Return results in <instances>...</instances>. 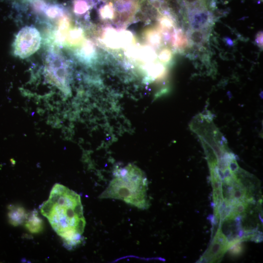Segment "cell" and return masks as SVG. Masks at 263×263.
<instances>
[{"label":"cell","instance_id":"6da1fadb","mask_svg":"<svg viewBox=\"0 0 263 263\" xmlns=\"http://www.w3.org/2000/svg\"><path fill=\"white\" fill-rule=\"evenodd\" d=\"M40 209L65 246L71 249L81 243L86 221L79 194L56 184Z\"/></svg>","mask_w":263,"mask_h":263},{"label":"cell","instance_id":"7a4b0ae2","mask_svg":"<svg viewBox=\"0 0 263 263\" xmlns=\"http://www.w3.org/2000/svg\"><path fill=\"white\" fill-rule=\"evenodd\" d=\"M114 177L100 198L120 199L140 209L147 208V179L139 168L132 165L116 169Z\"/></svg>","mask_w":263,"mask_h":263},{"label":"cell","instance_id":"3957f363","mask_svg":"<svg viewBox=\"0 0 263 263\" xmlns=\"http://www.w3.org/2000/svg\"><path fill=\"white\" fill-rule=\"evenodd\" d=\"M41 40V35L37 28L24 26L15 38L13 45L14 55L22 59L31 56L39 49Z\"/></svg>","mask_w":263,"mask_h":263},{"label":"cell","instance_id":"277c9868","mask_svg":"<svg viewBox=\"0 0 263 263\" xmlns=\"http://www.w3.org/2000/svg\"><path fill=\"white\" fill-rule=\"evenodd\" d=\"M46 72L49 80L65 94L69 93L68 72L61 56L50 51L46 58Z\"/></svg>","mask_w":263,"mask_h":263},{"label":"cell","instance_id":"5b68a950","mask_svg":"<svg viewBox=\"0 0 263 263\" xmlns=\"http://www.w3.org/2000/svg\"><path fill=\"white\" fill-rule=\"evenodd\" d=\"M228 241L219 227L210 245L201 258L202 262L218 261L228 249Z\"/></svg>","mask_w":263,"mask_h":263},{"label":"cell","instance_id":"8992f818","mask_svg":"<svg viewBox=\"0 0 263 263\" xmlns=\"http://www.w3.org/2000/svg\"><path fill=\"white\" fill-rule=\"evenodd\" d=\"M8 219L11 225L15 226L19 225L25 222L28 214L22 207L10 205L8 207Z\"/></svg>","mask_w":263,"mask_h":263},{"label":"cell","instance_id":"52a82bcc","mask_svg":"<svg viewBox=\"0 0 263 263\" xmlns=\"http://www.w3.org/2000/svg\"><path fill=\"white\" fill-rule=\"evenodd\" d=\"M25 226L32 233H38L43 229V222L36 210L32 211L25 220Z\"/></svg>","mask_w":263,"mask_h":263},{"label":"cell","instance_id":"ba28073f","mask_svg":"<svg viewBox=\"0 0 263 263\" xmlns=\"http://www.w3.org/2000/svg\"><path fill=\"white\" fill-rule=\"evenodd\" d=\"M43 11L45 14L51 19L61 17L63 14V8L57 4H47Z\"/></svg>","mask_w":263,"mask_h":263},{"label":"cell","instance_id":"9c48e42d","mask_svg":"<svg viewBox=\"0 0 263 263\" xmlns=\"http://www.w3.org/2000/svg\"><path fill=\"white\" fill-rule=\"evenodd\" d=\"M188 45L187 37L181 30L175 33V46L179 49L185 48Z\"/></svg>","mask_w":263,"mask_h":263},{"label":"cell","instance_id":"30bf717a","mask_svg":"<svg viewBox=\"0 0 263 263\" xmlns=\"http://www.w3.org/2000/svg\"><path fill=\"white\" fill-rule=\"evenodd\" d=\"M89 7L88 3L84 0H77L74 4V12L78 15H82L86 13Z\"/></svg>","mask_w":263,"mask_h":263},{"label":"cell","instance_id":"8fae6325","mask_svg":"<svg viewBox=\"0 0 263 263\" xmlns=\"http://www.w3.org/2000/svg\"><path fill=\"white\" fill-rule=\"evenodd\" d=\"M158 56L161 62L167 63L171 60L172 53L170 50L165 49L160 52Z\"/></svg>","mask_w":263,"mask_h":263},{"label":"cell","instance_id":"7c38bea8","mask_svg":"<svg viewBox=\"0 0 263 263\" xmlns=\"http://www.w3.org/2000/svg\"><path fill=\"white\" fill-rule=\"evenodd\" d=\"M241 243V242H238L228 248V250H229L231 255L232 256H238L242 253L244 248Z\"/></svg>","mask_w":263,"mask_h":263},{"label":"cell","instance_id":"4fadbf2b","mask_svg":"<svg viewBox=\"0 0 263 263\" xmlns=\"http://www.w3.org/2000/svg\"><path fill=\"white\" fill-rule=\"evenodd\" d=\"M256 41L257 43L259 45H262L263 44V34L262 33H260L258 34Z\"/></svg>","mask_w":263,"mask_h":263}]
</instances>
